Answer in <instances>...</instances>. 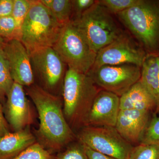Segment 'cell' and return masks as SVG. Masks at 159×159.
Returning <instances> with one entry per match:
<instances>
[{
  "mask_svg": "<svg viewBox=\"0 0 159 159\" xmlns=\"http://www.w3.org/2000/svg\"><path fill=\"white\" fill-rule=\"evenodd\" d=\"M129 159H159V145L139 144L133 148Z\"/></svg>",
  "mask_w": 159,
  "mask_h": 159,
  "instance_id": "obj_21",
  "label": "cell"
},
{
  "mask_svg": "<svg viewBox=\"0 0 159 159\" xmlns=\"http://www.w3.org/2000/svg\"><path fill=\"white\" fill-rule=\"evenodd\" d=\"M140 144L159 145V116H154L148 123Z\"/></svg>",
  "mask_w": 159,
  "mask_h": 159,
  "instance_id": "obj_23",
  "label": "cell"
},
{
  "mask_svg": "<svg viewBox=\"0 0 159 159\" xmlns=\"http://www.w3.org/2000/svg\"><path fill=\"white\" fill-rule=\"evenodd\" d=\"M149 112L137 110H120L115 128L130 144L140 142L148 125Z\"/></svg>",
  "mask_w": 159,
  "mask_h": 159,
  "instance_id": "obj_14",
  "label": "cell"
},
{
  "mask_svg": "<svg viewBox=\"0 0 159 159\" xmlns=\"http://www.w3.org/2000/svg\"><path fill=\"white\" fill-rule=\"evenodd\" d=\"M13 4L14 0H0V17L11 16Z\"/></svg>",
  "mask_w": 159,
  "mask_h": 159,
  "instance_id": "obj_28",
  "label": "cell"
},
{
  "mask_svg": "<svg viewBox=\"0 0 159 159\" xmlns=\"http://www.w3.org/2000/svg\"><path fill=\"white\" fill-rule=\"evenodd\" d=\"M140 80L153 98L159 113V54H147L141 67Z\"/></svg>",
  "mask_w": 159,
  "mask_h": 159,
  "instance_id": "obj_17",
  "label": "cell"
},
{
  "mask_svg": "<svg viewBox=\"0 0 159 159\" xmlns=\"http://www.w3.org/2000/svg\"><path fill=\"white\" fill-rule=\"evenodd\" d=\"M147 54L139 43L123 32L112 43L97 52L92 68L125 64L141 67Z\"/></svg>",
  "mask_w": 159,
  "mask_h": 159,
  "instance_id": "obj_10",
  "label": "cell"
},
{
  "mask_svg": "<svg viewBox=\"0 0 159 159\" xmlns=\"http://www.w3.org/2000/svg\"><path fill=\"white\" fill-rule=\"evenodd\" d=\"M58 159H88L82 145L69 148L60 156Z\"/></svg>",
  "mask_w": 159,
  "mask_h": 159,
  "instance_id": "obj_27",
  "label": "cell"
},
{
  "mask_svg": "<svg viewBox=\"0 0 159 159\" xmlns=\"http://www.w3.org/2000/svg\"><path fill=\"white\" fill-rule=\"evenodd\" d=\"M53 0H39L40 2L47 8V9H50L51 8Z\"/></svg>",
  "mask_w": 159,
  "mask_h": 159,
  "instance_id": "obj_31",
  "label": "cell"
},
{
  "mask_svg": "<svg viewBox=\"0 0 159 159\" xmlns=\"http://www.w3.org/2000/svg\"><path fill=\"white\" fill-rule=\"evenodd\" d=\"M64 26L39 0H33L22 26L20 41L29 53L43 48H53Z\"/></svg>",
  "mask_w": 159,
  "mask_h": 159,
  "instance_id": "obj_4",
  "label": "cell"
},
{
  "mask_svg": "<svg viewBox=\"0 0 159 159\" xmlns=\"http://www.w3.org/2000/svg\"><path fill=\"white\" fill-rule=\"evenodd\" d=\"M78 138L82 145L117 159H128L133 148L115 127L86 126Z\"/></svg>",
  "mask_w": 159,
  "mask_h": 159,
  "instance_id": "obj_8",
  "label": "cell"
},
{
  "mask_svg": "<svg viewBox=\"0 0 159 159\" xmlns=\"http://www.w3.org/2000/svg\"><path fill=\"white\" fill-rule=\"evenodd\" d=\"M99 90L87 74L68 68L62 89L63 109L67 121L74 125H85Z\"/></svg>",
  "mask_w": 159,
  "mask_h": 159,
  "instance_id": "obj_3",
  "label": "cell"
},
{
  "mask_svg": "<svg viewBox=\"0 0 159 159\" xmlns=\"http://www.w3.org/2000/svg\"><path fill=\"white\" fill-rule=\"evenodd\" d=\"M53 48L68 68L84 74L92 69L97 57V53L71 21L62 27Z\"/></svg>",
  "mask_w": 159,
  "mask_h": 159,
  "instance_id": "obj_6",
  "label": "cell"
},
{
  "mask_svg": "<svg viewBox=\"0 0 159 159\" xmlns=\"http://www.w3.org/2000/svg\"><path fill=\"white\" fill-rule=\"evenodd\" d=\"M5 40L0 36V50L3 49V47L5 45Z\"/></svg>",
  "mask_w": 159,
  "mask_h": 159,
  "instance_id": "obj_32",
  "label": "cell"
},
{
  "mask_svg": "<svg viewBox=\"0 0 159 159\" xmlns=\"http://www.w3.org/2000/svg\"><path fill=\"white\" fill-rule=\"evenodd\" d=\"M120 110V97L100 89L94 99L85 125L115 127Z\"/></svg>",
  "mask_w": 159,
  "mask_h": 159,
  "instance_id": "obj_12",
  "label": "cell"
},
{
  "mask_svg": "<svg viewBox=\"0 0 159 159\" xmlns=\"http://www.w3.org/2000/svg\"><path fill=\"white\" fill-rule=\"evenodd\" d=\"M7 98V120L16 131L25 129L31 123L32 116L24 86L14 82Z\"/></svg>",
  "mask_w": 159,
  "mask_h": 159,
  "instance_id": "obj_13",
  "label": "cell"
},
{
  "mask_svg": "<svg viewBox=\"0 0 159 159\" xmlns=\"http://www.w3.org/2000/svg\"><path fill=\"white\" fill-rule=\"evenodd\" d=\"M112 15L97 1L79 18L71 21L81 32L91 48L97 53L123 32Z\"/></svg>",
  "mask_w": 159,
  "mask_h": 159,
  "instance_id": "obj_5",
  "label": "cell"
},
{
  "mask_svg": "<svg viewBox=\"0 0 159 159\" xmlns=\"http://www.w3.org/2000/svg\"><path fill=\"white\" fill-rule=\"evenodd\" d=\"M28 129L8 133L0 137V159H10L35 143Z\"/></svg>",
  "mask_w": 159,
  "mask_h": 159,
  "instance_id": "obj_15",
  "label": "cell"
},
{
  "mask_svg": "<svg viewBox=\"0 0 159 159\" xmlns=\"http://www.w3.org/2000/svg\"><path fill=\"white\" fill-rule=\"evenodd\" d=\"M156 107L154 100L141 81L135 84L120 97V109L149 112Z\"/></svg>",
  "mask_w": 159,
  "mask_h": 159,
  "instance_id": "obj_16",
  "label": "cell"
},
{
  "mask_svg": "<svg viewBox=\"0 0 159 159\" xmlns=\"http://www.w3.org/2000/svg\"><path fill=\"white\" fill-rule=\"evenodd\" d=\"M98 2L111 14L116 15L136 5L139 0H99Z\"/></svg>",
  "mask_w": 159,
  "mask_h": 159,
  "instance_id": "obj_25",
  "label": "cell"
},
{
  "mask_svg": "<svg viewBox=\"0 0 159 159\" xmlns=\"http://www.w3.org/2000/svg\"><path fill=\"white\" fill-rule=\"evenodd\" d=\"M27 93L37 109L40 120L39 134L52 147H60L70 142L74 134L67 121L59 97L41 87H28Z\"/></svg>",
  "mask_w": 159,
  "mask_h": 159,
  "instance_id": "obj_1",
  "label": "cell"
},
{
  "mask_svg": "<svg viewBox=\"0 0 159 159\" xmlns=\"http://www.w3.org/2000/svg\"><path fill=\"white\" fill-rule=\"evenodd\" d=\"M49 10L63 26L71 21L72 16L71 0H53Z\"/></svg>",
  "mask_w": 159,
  "mask_h": 159,
  "instance_id": "obj_19",
  "label": "cell"
},
{
  "mask_svg": "<svg viewBox=\"0 0 159 159\" xmlns=\"http://www.w3.org/2000/svg\"><path fill=\"white\" fill-rule=\"evenodd\" d=\"M13 83L9 64L2 49L0 50V99L7 97Z\"/></svg>",
  "mask_w": 159,
  "mask_h": 159,
  "instance_id": "obj_18",
  "label": "cell"
},
{
  "mask_svg": "<svg viewBox=\"0 0 159 159\" xmlns=\"http://www.w3.org/2000/svg\"><path fill=\"white\" fill-rule=\"evenodd\" d=\"M129 159V157H128V159Z\"/></svg>",
  "mask_w": 159,
  "mask_h": 159,
  "instance_id": "obj_33",
  "label": "cell"
},
{
  "mask_svg": "<svg viewBox=\"0 0 159 159\" xmlns=\"http://www.w3.org/2000/svg\"><path fill=\"white\" fill-rule=\"evenodd\" d=\"M3 51L14 82L27 87L33 85L34 76L30 54L22 43L18 39L5 41Z\"/></svg>",
  "mask_w": 159,
  "mask_h": 159,
  "instance_id": "obj_11",
  "label": "cell"
},
{
  "mask_svg": "<svg viewBox=\"0 0 159 159\" xmlns=\"http://www.w3.org/2000/svg\"><path fill=\"white\" fill-rule=\"evenodd\" d=\"M100 89L119 97L139 81L141 67L135 65H105L93 67L87 74Z\"/></svg>",
  "mask_w": 159,
  "mask_h": 159,
  "instance_id": "obj_7",
  "label": "cell"
},
{
  "mask_svg": "<svg viewBox=\"0 0 159 159\" xmlns=\"http://www.w3.org/2000/svg\"><path fill=\"white\" fill-rule=\"evenodd\" d=\"M32 2L33 0H14L11 16L15 20L20 36L22 26L30 10Z\"/></svg>",
  "mask_w": 159,
  "mask_h": 159,
  "instance_id": "obj_22",
  "label": "cell"
},
{
  "mask_svg": "<svg viewBox=\"0 0 159 159\" xmlns=\"http://www.w3.org/2000/svg\"><path fill=\"white\" fill-rule=\"evenodd\" d=\"M81 145L88 159H117L93 150L85 145Z\"/></svg>",
  "mask_w": 159,
  "mask_h": 159,
  "instance_id": "obj_29",
  "label": "cell"
},
{
  "mask_svg": "<svg viewBox=\"0 0 159 159\" xmlns=\"http://www.w3.org/2000/svg\"><path fill=\"white\" fill-rule=\"evenodd\" d=\"M0 36L5 41L12 39L20 40V35L17 25L11 16L0 17Z\"/></svg>",
  "mask_w": 159,
  "mask_h": 159,
  "instance_id": "obj_20",
  "label": "cell"
},
{
  "mask_svg": "<svg viewBox=\"0 0 159 159\" xmlns=\"http://www.w3.org/2000/svg\"><path fill=\"white\" fill-rule=\"evenodd\" d=\"M9 133L6 119L3 115L2 107L0 102V137Z\"/></svg>",
  "mask_w": 159,
  "mask_h": 159,
  "instance_id": "obj_30",
  "label": "cell"
},
{
  "mask_svg": "<svg viewBox=\"0 0 159 159\" xmlns=\"http://www.w3.org/2000/svg\"><path fill=\"white\" fill-rule=\"evenodd\" d=\"M10 159H52V157L41 145L34 143Z\"/></svg>",
  "mask_w": 159,
  "mask_h": 159,
  "instance_id": "obj_24",
  "label": "cell"
},
{
  "mask_svg": "<svg viewBox=\"0 0 159 159\" xmlns=\"http://www.w3.org/2000/svg\"><path fill=\"white\" fill-rule=\"evenodd\" d=\"M116 15L147 54H159V0H139Z\"/></svg>",
  "mask_w": 159,
  "mask_h": 159,
  "instance_id": "obj_2",
  "label": "cell"
},
{
  "mask_svg": "<svg viewBox=\"0 0 159 159\" xmlns=\"http://www.w3.org/2000/svg\"><path fill=\"white\" fill-rule=\"evenodd\" d=\"M29 54L34 76L40 80L43 89L51 93L59 87L62 89L68 67L53 48H43Z\"/></svg>",
  "mask_w": 159,
  "mask_h": 159,
  "instance_id": "obj_9",
  "label": "cell"
},
{
  "mask_svg": "<svg viewBox=\"0 0 159 159\" xmlns=\"http://www.w3.org/2000/svg\"><path fill=\"white\" fill-rule=\"evenodd\" d=\"M95 0H71L72 16L71 21L79 18L87 10L96 2Z\"/></svg>",
  "mask_w": 159,
  "mask_h": 159,
  "instance_id": "obj_26",
  "label": "cell"
}]
</instances>
